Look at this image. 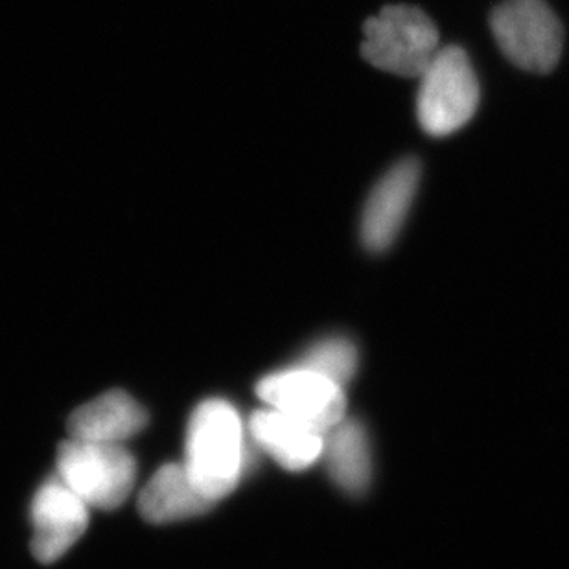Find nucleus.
<instances>
[{
	"mask_svg": "<svg viewBox=\"0 0 569 569\" xmlns=\"http://www.w3.org/2000/svg\"><path fill=\"white\" fill-rule=\"evenodd\" d=\"M32 523L33 557L41 565H52L86 532L89 506L56 476L33 498Z\"/></svg>",
	"mask_w": 569,
	"mask_h": 569,
	"instance_id": "obj_7",
	"label": "nucleus"
},
{
	"mask_svg": "<svg viewBox=\"0 0 569 569\" xmlns=\"http://www.w3.org/2000/svg\"><path fill=\"white\" fill-rule=\"evenodd\" d=\"M214 501L204 498L184 470L183 465L159 468L140 492L139 512L150 523H170L204 515Z\"/></svg>",
	"mask_w": 569,
	"mask_h": 569,
	"instance_id": "obj_11",
	"label": "nucleus"
},
{
	"mask_svg": "<svg viewBox=\"0 0 569 569\" xmlns=\"http://www.w3.org/2000/svg\"><path fill=\"white\" fill-rule=\"evenodd\" d=\"M297 369L316 372L319 377L343 387L358 369V350L349 339L328 338L317 341L297 360Z\"/></svg>",
	"mask_w": 569,
	"mask_h": 569,
	"instance_id": "obj_13",
	"label": "nucleus"
},
{
	"mask_svg": "<svg viewBox=\"0 0 569 569\" xmlns=\"http://www.w3.org/2000/svg\"><path fill=\"white\" fill-rule=\"evenodd\" d=\"M137 462L122 445L61 442L58 478L89 507L111 510L122 506L133 489Z\"/></svg>",
	"mask_w": 569,
	"mask_h": 569,
	"instance_id": "obj_4",
	"label": "nucleus"
},
{
	"mask_svg": "<svg viewBox=\"0 0 569 569\" xmlns=\"http://www.w3.org/2000/svg\"><path fill=\"white\" fill-rule=\"evenodd\" d=\"M183 467L193 487L210 501L231 495L243 468L242 420L231 403H199L190 419Z\"/></svg>",
	"mask_w": 569,
	"mask_h": 569,
	"instance_id": "obj_1",
	"label": "nucleus"
},
{
	"mask_svg": "<svg viewBox=\"0 0 569 569\" xmlns=\"http://www.w3.org/2000/svg\"><path fill=\"white\" fill-rule=\"evenodd\" d=\"M420 162L408 157L380 179L367 199L361 218V242L372 253L386 251L402 229L419 189Z\"/></svg>",
	"mask_w": 569,
	"mask_h": 569,
	"instance_id": "obj_8",
	"label": "nucleus"
},
{
	"mask_svg": "<svg viewBox=\"0 0 569 569\" xmlns=\"http://www.w3.org/2000/svg\"><path fill=\"white\" fill-rule=\"evenodd\" d=\"M479 103V83L465 50H437L420 74L417 117L426 133L446 137L472 120Z\"/></svg>",
	"mask_w": 569,
	"mask_h": 569,
	"instance_id": "obj_3",
	"label": "nucleus"
},
{
	"mask_svg": "<svg viewBox=\"0 0 569 569\" xmlns=\"http://www.w3.org/2000/svg\"><path fill=\"white\" fill-rule=\"evenodd\" d=\"M498 47L516 67L549 72L562 54V27L546 0H506L490 17Z\"/></svg>",
	"mask_w": 569,
	"mask_h": 569,
	"instance_id": "obj_5",
	"label": "nucleus"
},
{
	"mask_svg": "<svg viewBox=\"0 0 569 569\" xmlns=\"http://www.w3.org/2000/svg\"><path fill=\"white\" fill-rule=\"evenodd\" d=\"M361 54L372 67L415 78L439 50V32L425 11L413 6H387L366 22Z\"/></svg>",
	"mask_w": 569,
	"mask_h": 569,
	"instance_id": "obj_2",
	"label": "nucleus"
},
{
	"mask_svg": "<svg viewBox=\"0 0 569 569\" xmlns=\"http://www.w3.org/2000/svg\"><path fill=\"white\" fill-rule=\"evenodd\" d=\"M257 392L269 408L290 415L321 436L338 426L347 411L343 387L297 367L262 378Z\"/></svg>",
	"mask_w": 569,
	"mask_h": 569,
	"instance_id": "obj_6",
	"label": "nucleus"
},
{
	"mask_svg": "<svg viewBox=\"0 0 569 569\" xmlns=\"http://www.w3.org/2000/svg\"><path fill=\"white\" fill-rule=\"evenodd\" d=\"M249 431L262 450L291 472L312 467L322 453L325 436L279 409L257 411L249 420Z\"/></svg>",
	"mask_w": 569,
	"mask_h": 569,
	"instance_id": "obj_10",
	"label": "nucleus"
},
{
	"mask_svg": "<svg viewBox=\"0 0 569 569\" xmlns=\"http://www.w3.org/2000/svg\"><path fill=\"white\" fill-rule=\"evenodd\" d=\"M328 472L333 483L350 496H361L372 478L371 446L358 420L343 419L328 431L322 442Z\"/></svg>",
	"mask_w": 569,
	"mask_h": 569,
	"instance_id": "obj_12",
	"label": "nucleus"
},
{
	"mask_svg": "<svg viewBox=\"0 0 569 569\" xmlns=\"http://www.w3.org/2000/svg\"><path fill=\"white\" fill-rule=\"evenodd\" d=\"M146 425L148 413L137 400L124 391H109L76 409L67 430L76 441L120 445L144 430Z\"/></svg>",
	"mask_w": 569,
	"mask_h": 569,
	"instance_id": "obj_9",
	"label": "nucleus"
}]
</instances>
